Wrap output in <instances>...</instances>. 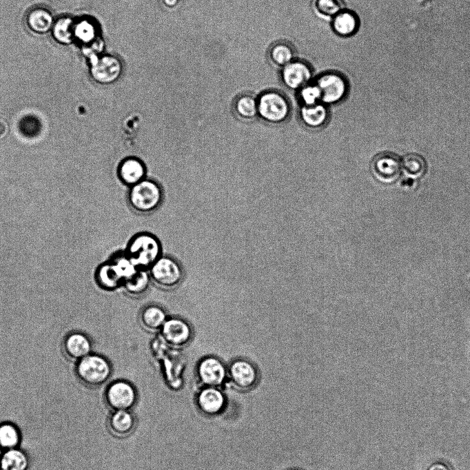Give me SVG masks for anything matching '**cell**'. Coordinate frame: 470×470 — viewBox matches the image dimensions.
Segmentation results:
<instances>
[{
    "instance_id": "obj_1",
    "label": "cell",
    "mask_w": 470,
    "mask_h": 470,
    "mask_svg": "<svg viewBox=\"0 0 470 470\" xmlns=\"http://www.w3.org/2000/svg\"><path fill=\"white\" fill-rule=\"evenodd\" d=\"M112 372L110 362L97 353H91L79 360L75 367L76 379L90 388L103 385L110 379Z\"/></svg>"
},
{
    "instance_id": "obj_2",
    "label": "cell",
    "mask_w": 470,
    "mask_h": 470,
    "mask_svg": "<svg viewBox=\"0 0 470 470\" xmlns=\"http://www.w3.org/2000/svg\"><path fill=\"white\" fill-rule=\"evenodd\" d=\"M126 254L138 269L147 270L161 256V245L154 235L140 233L130 240Z\"/></svg>"
},
{
    "instance_id": "obj_3",
    "label": "cell",
    "mask_w": 470,
    "mask_h": 470,
    "mask_svg": "<svg viewBox=\"0 0 470 470\" xmlns=\"http://www.w3.org/2000/svg\"><path fill=\"white\" fill-rule=\"evenodd\" d=\"M128 199L134 210L141 213H149L161 205L163 201L162 189L156 181L144 178L131 186Z\"/></svg>"
},
{
    "instance_id": "obj_4",
    "label": "cell",
    "mask_w": 470,
    "mask_h": 470,
    "mask_svg": "<svg viewBox=\"0 0 470 470\" xmlns=\"http://www.w3.org/2000/svg\"><path fill=\"white\" fill-rule=\"evenodd\" d=\"M104 400L112 411H131L137 403L138 393L135 387L128 381L117 380L110 383L104 392Z\"/></svg>"
},
{
    "instance_id": "obj_5",
    "label": "cell",
    "mask_w": 470,
    "mask_h": 470,
    "mask_svg": "<svg viewBox=\"0 0 470 470\" xmlns=\"http://www.w3.org/2000/svg\"><path fill=\"white\" fill-rule=\"evenodd\" d=\"M227 379L232 388L247 391L256 387L259 374L256 366L249 360L238 358L227 367Z\"/></svg>"
},
{
    "instance_id": "obj_6",
    "label": "cell",
    "mask_w": 470,
    "mask_h": 470,
    "mask_svg": "<svg viewBox=\"0 0 470 470\" xmlns=\"http://www.w3.org/2000/svg\"><path fill=\"white\" fill-rule=\"evenodd\" d=\"M149 274L151 280L163 289L176 287L183 278L179 264L168 256H161L149 269Z\"/></svg>"
},
{
    "instance_id": "obj_7",
    "label": "cell",
    "mask_w": 470,
    "mask_h": 470,
    "mask_svg": "<svg viewBox=\"0 0 470 470\" xmlns=\"http://www.w3.org/2000/svg\"><path fill=\"white\" fill-rule=\"evenodd\" d=\"M196 377L201 387L222 388L227 380V367L218 358L207 356L198 364Z\"/></svg>"
},
{
    "instance_id": "obj_8",
    "label": "cell",
    "mask_w": 470,
    "mask_h": 470,
    "mask_svg": "<svg viewBox=\"0 0 470 470\" xmlns=\"http://www.w3.org/2000/svg\"><path fill=\"white\" fill-rule=\"evenodd\" d=\"M258 112L265 120L278 123L288 116L289 105L283 94L276 91H268L261 94L258 101Z\"/></svg>"
},
{
    "instance_id": "obj_9",
    "label": "cell",
    "mask_w": 470,
    "mask_h": 470,
    "mask_svg": "<svg viewBox=\"0 0 470 470\" xmlns=\"http://www.w3.org/2000/svg\"><path fill=\"white\" fill-rule=\"evenodd\" d=\"M227 404V397L221 387H201L195 396L198 411L206 417L221 415Z\"/></svg>"
},
{
    "instance_id": "obj_10",
    "label": "cell",
    "mask_w": 470,
    "mask_h": 470,
    "mask_svg": "<svg viewBox=\"0 0 470 470\" xmlns=\"http://www.w3.org/2000/svg\"><path fill=\"white\" fill-rule=\"evenodd\" d=\"M122 71V63L116 56H94L91 60V75L99 83L111 84L116 82L121 76Z\"/></svg>"
},
{
    "instance_id": "obj_11",
    "label": "cell",
    "mask_w": 470,
    "mask_h": 470,
    "mask_svg": "<svg viewBox=\"0 0 470 470\" xmlns=\"http://www.w3.org/2000/svg\"><path fill=\"white\" fill-rule=\"evenodd\" d=\"M321 94V101L334 103L342 100L347 92V83L343 75L331 72L318 76L316 82Z\"/></svg>"
},
{
    "instance_id": "obj_12",
    "label": "cell",
    "mask_w": 470,
    "mask_h": 470,
    "mask_svg": "<svg viewBox=\"0 0 470 470\" xmlns=\"http://www.w3.org/2000/svg\"><path fill=\"white\" fill-rule=\"evenodd\" d=\"M160 332L165 343L174 348L186 346L192 336L190 325L179 318H167Z\"/></svg>"
},
{
    "instance_id": "obj_13",
    "label": "cell",
    "mask_w": 470,
    "mask_h": 470,
    "mask_svg": "<svg viewBox=\"0 0 470 470\" xmlns=\"http://www.w3.org/2000/svg\"><path fill=\"white\" fill-rule=\"evenodd\" d=\"M312 76L310 65L303 61L293 60L282 68V81L290 89H300L310 83Z\"/></svg>"
},
{
    "instance_id": "obj_14",
    "label": "cell",
    "mask_w": 470,
    "mask_h": 470,
    "mask_svg": "<svg viewBox=\"0 0 470 470\" xmlns=\"http://www.w3.org/2000/svg\"><path fill=\"white\" fill-rule=\"evenodd\" d=\"M402 162L394 154L384 153L378 155L373 163L375 176L381 181L390 183L400 176Z\"/></svg>"
},
{
    "instance_id": "obj_15",
    "label": "cell",
    "mask_w": 470,
    "mask_h": 470,
    "mask_svg": "<svg viewBox=\"0 0 470 470\" xmlns=\"http://www.w3.org/2000/svg\"><path fill=\"white\" fill-rule=\"evenodd\" d=\"M136 418L131 411H112L108 419V428L110 433L119 438H126L134 430Z\"/></svg>"
},
{
    "instance_id": "obj_16",
    "label": "cell",
    "mask_w": 470,
    "mask_h": 470,
    "mask_svg": "<svg viewBox=\"0 0 470 470\" xmlns=\"http://www.w3.org/2000/svg\"><path fill=\"white\" fill-rule=\"evenodd\" d=\"M117 174L121 182L132 186L145 178L146 167L139 159L127 157L120 163Z\"/></svg>"
},
{
    "instance_id": "obj_17",
    "label": "cell",
    "mask_w": 470,
    "mask_h": 470,
    "mask_svg": "<svg viewBox=\"0 0 470 470\" xmlns=\"http://www.w3.org/2000/svg\"><path fill=\"white\" fill-rule=\"evenodd\" d=\"M64 347L68 355L76 360L87 356L93 350L90 338L80 331L69 334L65 339Z\"/></svg>"
},
{
    "instance_id": "obj_18",
    "label": "cell",
    "mask_w": 470,
    "mask_h": 470,
    "mask_svg": "<svg viewBox=\"0 0 470 470\" xmlns=\"http://www.w3.org/2000/svg\"><path fill=\"white\" fill-rule=\"evenodd\" d=\"M94 278L97 286L108 292L115 290L123 283V280L110 260L96 267Z\"/></svg>"
},
{
    "instance_id": "obj_19",
    "label": "cell",
    "mask_w": 470,
    "mask_h": 470,
    "mask_svg": "<svg viewBox=\"0 0 470 470\" xmlns=\"http://www.w3.org/2000/svg\"><path fill=\"white\" fill-rule=\"evenodd\" d=\"M331 26L338 35L350 37L358 30L359 19L354 12L343 9L331 19Z\"/></svg>"
},
{
    "instance_id": "obj_20",
    "label": "cell",
    "mask_w": 470,
    "mask_h": 470,
    "mask_svg": "<svg viewBox=\"0 0 470 470\" xmlns=\"http://www.w3.org/2000/svg\"><path fill=\"white\" fill-rule=\"evenodd\" d=\"M167 318L163 309L156 305L146 307L140 316L142 326L152 332L160 331Z\"/></svg>"
},
{
    "instance_id": "obj_21",
    "label": "cell",
    "mask_w": 470,
    "mask_h": 470,
    "mask_svg": "<svg viewBox=\"0 0 470 470\" xmlns=\"http://www.w3.org/2000/svg\"><path fill=\"white\" fill-rule=\"evenodd\" d=\"M150 280L149 272L146 269H139L134 275L124 280L122 287L126 293L137 297L147 290Z\"/></svg>"
},
{
    "instance_id": "obj_22",
    "label": "cell",
    "mask_w": 470,
    "mask_h": 470,
    "mask_svg": "<svg viewBox=\"0 0 470 470\" xmlns=\"http://www.w3.org/2000/svg\"><path fill=\"white\" fill-rule=\"evenodd\" d=\"M28 459L19 448L4 451L0 457V470H26Z\"/></svg>"
},
{
    "instance_id": "obj_23",
    "label": "cell",
    "mask_w": 470,
    "mask_h": 470,
    "mask_svg": "<svg viewBox=\"0 0 470 470\" xmlns=\"http://www.w3.org/2000/svg\"><path fill=\"white\" fill-rule=\"evenodd\" d=\"M28 27L36 33H45L52 26L53 19L51 14L43 8L31 10L27 17Z\"/></svg>"
},
{
    "instance_id": "obj_24",
    "label": "cell",
    "mask_w": 470,
    "mask_h": 470,
    "mask_svg": "<svg viewBox=\"0 0 470 470\" xmlns=\"http://www.w3.org/2000/svg\"><path fill=\"white\" fill-rule=\"evenodd\" d=\"M21 440L18 427L10 422L0 424V449L4 451L19 448Z\"/></svg>"
},
{
    "instance_id": "obj_25",
    "label": "cell",
    "mask_w": 470,
    "mask_h": 470,
    "mask_svg": "<svg viewBox=\"0 0 470 470\" xmlns=\"http://www.w3.org/2000/svg\"><path fill=\"white\" fill-rule=\"evenodd\" d=\"M294 48L287 42H277L269 50V57L272 63L282 68L294 60Z\"/></svg>"
},
{
    "instance_id": "obj_26",
    "label": "cell",
    "mask_w": 470,
    "mask_h": 470,
    "mask_svg": "<svg viewBox=\"0 0 470 470\" xmlns=\"http://www.w3.org/2000/svg\"><path fill=\"white\" fill-rule=\"evenodd\" d=\"M300 115L307 125L316 127L325 123L327 112L323 105L317 103L314 105H304L300 110Z\"/></svg>"
},
{
    "instance_id": "obj_27",
    "label": "cell",
    "mask_w": 470,
    "mask_h": 470,
    "mask_svg": "<svg viewBox=\"0 0 470 470\" xmlns=\"http://www.w3.org/2000/svg\"><path fill=\"white\" fill-rule=\"evenodd\" d=\"M75 24L68 17L59 19L53 27L52 34L54 39L63 44L70 43L75 38Z\"/></svg>"
},
{
    "instance_id": "obj_28",
    "label": "cell",
    "mask_w": 470,
    "mask_h": 470,
    "mask_svg": "<svg viewBox=\"0 0 470 470\" xmlns=\"http://www.w3.org/2000/svg\"><path fill=\"white\" fill-rule=\"evenodd\" d=\"M343 0H314L313 8L315 12L322 17L332 19L343 10Z\"/></svg>"
},
{
    "instance_id": "obj_29",
    "label": "cell",
    "mask_w": 470,
    "mask_h": 470,
    "mask_svg": "<svg viewBox=\"0 0 470 470\" xmlns=\"http://www.w3.org/2000/svg\"><path fill=\"white\" fill-rule=\"evenodd\" d=\"M238 115L245 119H252L258 113V101L250 94H243L235 103Z\"/></svg>"
},
{
    "instance_id": "obj_30",
    "label": "cell",
    "mask_w": 470,
    "mask_h": 470,
    "mask_svg": "<svg viewBox=\"0 0 470 470\" xmlns=\"http://www.w3.org/2000/svg\"><path fill=\"white\" fill-rule=\"evenodd\" d=\"M110 261L113 264L123 282L139 269L126 253L114 256Z\"/></svg>"
},
{
    "instance_id": "obj_31",
    "label": "cell",
    "mask_w": 470,
    "mask_h": 470,
    "mask_svg": "<svg viewBox=\"0 0 470 470\" xmlns=\"http://www.w3.org/2000/svg\"><path fill=\"white\" fill-rule=\"evenodd\" d=\"M402 166L409 176L413 177L422 176L426 168L424 159L414 154L407 155L403 159Z\"/></svg>"
},
{
    "instance_id": "obj_32",
    "label": "cell",
    "mask_w": 470,
    "mask_h": 470,
    "mask_svg": "<svg viewBox=\"0 0 470 470\" xmlns=\"http://www.w3.org/2000/svg\"><path fill=\"white\" fill-rule=\"evenodd\" d=\"M41 128L40 120L34 115H26L19 123L20 132L28 138H33L39 135Z\"/></svg>"
},
{
    "instance_id": "obj_33",
    "label": "cell",
    "mask_w": 470,
    "mask_h": 470,
    "mask_svg": "<svg viewBox=\"0 0 470 470\" xmlns=\"http://www.w3.org/2000/svg\"><path fill=\"white\" fill-rule=\"evenodd\" d=\"M300 96L305 105H314L321 100L320 89L316 83L304 85L300 89Z\"/></svg>"
},
{
    "instance_id": "obj_34",
    "label": "cell",
    "mask_w": 470,
    "mask_h": 470,
    "mask_svg": "<svg viewBox=\"0 0 470 470\" xmlns=\"http://www.w3.org/2000/svg\"><path fill=\"white\" fill-rule=\"evenodd\" d=\"M96 28L91 22L82 21L75 24V37L88 43L96 37Z\"/></svg>"
},
{
    "instance_id": "obj_35",
    "label": "cell",
    "mask_w": 470,
    "mask_h": 470,
    "mask_svg": "<svg viewBox=\"0 0 470 470\" xmlns=\"http://www.w3.org/2000/svg\"><path fill=\"white\" fill-rule=\"evenodd\" d=\"M427 470H451L449 467L442 462H435L431 464Z\"/></svg>"
},
{
    "instance_id": "obj_36",
    "label": "cell",
    "mask_w": 470,
    "mask_h": 470,
    "mask_svg": "<svg viewBox=\"0 0 470 470\" xmlns=\"http://www.w3.org/2000/svg\"><path fill=\"white\" fill-rule=\"evenodd\" d=\"M162 2L165 7L173 8L178 4L179 0H162Z\"/></svg>"
},
{
    "instance_id": "obj_37",
    "label": "cell",
    "mask_w": 470,
    "mask_h": 470,
    "mask_svg": "<svg viewBox=\"0 0 470 470\" xmlns=\"http://www.w3.org/2000/svg\"><path fill=\"white\" fill-rule=\"evenodd\" d=\"M290 470H300V469H290Z\"/></svg>"
}]
</instances>
